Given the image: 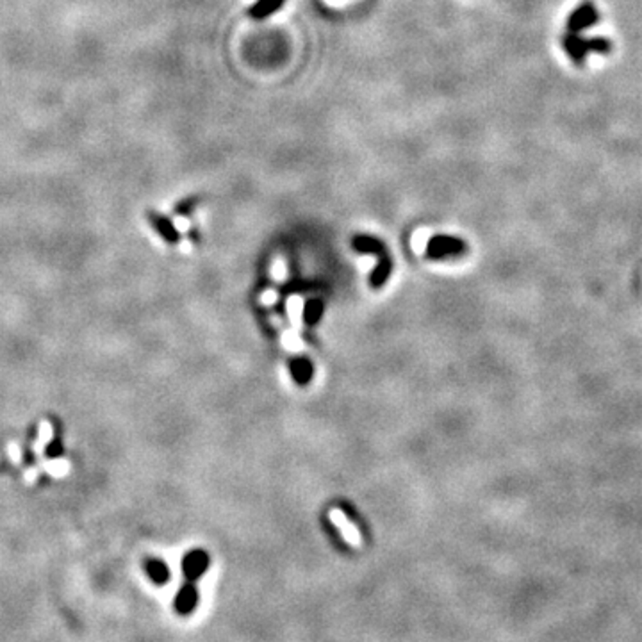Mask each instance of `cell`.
<instances>
[{"instance_id": "cell-1", "label": "cell", "mask_w": 642, "mask_h": 642, "mask_svg": "<svg viewBox=\"0 0 642 642\" xmlns=\"http://www.w3.org/2000/svg\"><path fill=\"white\" fill-rule=\"evenodd\" d=\"M209 553L206 550H191L182 557V575L187 582H199L209 568Z\"/></svg>"}, {"instance_id": "cell-4", "label": "cell", "mask_w": 642, "mask_h": 642, "mask_svg": "<svg viewBox=\"0 0 642 642\" xmlns=\"http://www.w3.org/2000/svg\"><path fill=\"white\" fill-rule=\"evenodd\" d=\"M143 571L148 576V580L155 585V587H165L168 585V582L172 580V572H170L168 564L161 558L148 557L143 560Z\"/></svg>"}, {"instance_id": "cell-12", "label": "cell", "mask_w": 642, "mask_h": 642, "mask_svg": "<svg viewBox=\"0 0 642 642\" xmlns=\"http://www.w3.org/2000/svg\"><path fill=\"white\" fill-rule=\"evenodd\" d=\"M62 453H65L62 437H61V433H55V436L50 439V443L45 446V455H47V459L54 460V459H59V457H62Z\"/></svg>"}, {"instance_id": "cell-3", "label": "cell", "mask_w": 642, "mask_h": 642, "mask_svg": "<svg viewBox=\"0 0 642 642\" xmlns=\"http://www.w3.org/2000/svg\"><path fill=\"white\" fill-rule=\"evenodd\" d=\"M466 250V245L460 239L452 238V236H436L428 241L426 246V255L430 259H441L446 255H459Z\"/></svg>"}, {"instance_id": "cell-10", "label": "cell", "mask_w": 642, "mask_h": 642, "mask_svg": "<svg viewBox=\"0 0 642 642\" xmlns=\"http://www.w3.org/2000/svg\"><path fill=\"white\" fill-rule=\"evenodd\" d=\"M389 272H391V262H389V259H387V255H385V257H382L380 262H378V266H377V270H375V273L371 275V279H370V282L373 284V287H380L382 284L387 280V277H389Z\"/></svg>"}, {"instance_id": "cell-7", "label": "cell", "mask_w": 642, "mask_h": 642, "mask_svg": "<svg viewBox=\"0 0 642 642\" xmlns=\"http://www.w3.org/2000/svg\"><path fill=\"white\" fill-rule=\"evenodd\" d=\"M332 521H334L336 525L339 526V530L343 532V536H345L346 539L350 541V543H352V544H360L359 532H357V530L353 528L352 525H350L348 519H346L345 516H343V514L339 512V510H334V512H332Z\"/></svg>"}, {"instance_id": "cell-9", "label": "cell", "mask_w": 642, "mask_h": 642, "mask_svg": "<svg viewBox=\"0 0 642 642\" xmlns=\"http://www.w3.org/2000/svg\"><path fill=\"white\" fill-rule=\"evenodd\" d=\"M353 248L367 253H384V245L378 239L367 238V236H359L353 239Z\"/></svg>"}, {"instance_id": "cell-6", "label": "cell", "mask_w": 642, "mask_h": 642, "mask_svg": "<svg viewBox=\"0 0 642 642\" xmlns=\"http://www.w3.org/2000/svg\"><path fill=\"white\" fill-rule=\"evenodd\" d=\"M284 0H257L255 6L250 9V16L257 20H265L268 16H272L273 13L279 11L282 8Z\"/></svg>"}, {"instance_id": "cell-2", "label": "cell", "mask_w": 642, "mask_h": 642, "mask_svg": "<svg viewBox=\"0 0 642 642\" xmlns=\"http://www.w3.org/2000/svg\"><path fill=\"white\" fill-rule=\"evenodd\" d=\"M200 603V592L197 587V582H184L180 589L177 591L175 599H173V610L180 617H187L195 612Z\"/></svg>"}, {"instance_id": "cell-11", "label": "cell", "mask_w": 642, "mask_h": 642, "mask_svg": "<svg viewBox=\"0 0 642 642\" xmlns=\"http://www.w3.org/2000/svg\"><path fill=\"white\" fill-rule=\"evenodd\" d=\"M323 314V301L319 300H311L305 304L304 309V318L309 325L318 323V319Z\"/></svg>"}, {"instance_id": "cell-5", "label": "cell", "mask_w": 642, "mask_h": 642, "mask_svg": "<svg viewBox=\"0 0 642 642\" xmlns=\"http://www.w3.org/2000/svg\"><path fill=\"white\" fill-rule=\"evenodd\" d=\"M148 221L154 227V231L165 239L168 245H177L180 241V234L175 228L173 221L170 218H166L165 214L155 213V211H148Z\"/></svg>"}, {"instance_id": "cell-8", "label": "cell", "mask_w": 642, "mask_h": 642, "mask_svg": "<svg viewBox=\"0 0 642 642\" xmlns=\"http://www.w3.org/2000/svg\"><path fill=\"white\" fill-rule=\"evenodd\" d=\"M291 371L298 384H307L312 377V364L309 359H297L291 364Z\"/></svg>"}]
</instances>
